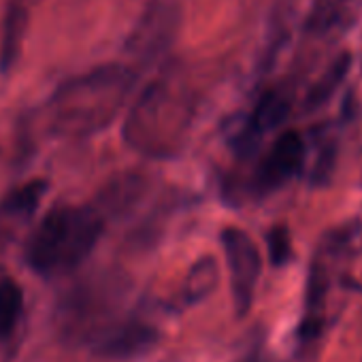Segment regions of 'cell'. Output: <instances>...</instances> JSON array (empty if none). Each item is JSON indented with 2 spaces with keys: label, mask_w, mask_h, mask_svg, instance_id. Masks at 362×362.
I'll return each instance as SVG.
<instances>
[{
  "label": "cell",
  "mask_w": 362,
  "mask_h": 362,
  "mask_svg": "<svg viewBox=\"0 0 362 362\" xmlns=\"http://www.w3.org/2000/svg\"><path fill=\"white\" fill-rule=\"evenodd\" d=\"M290 111V98L286 94H281L279 90H269L260 96L252 117H250V126H247V134H262L267 130H271L273 126H277L279 122L286 119Z\"/></svg>",
  "instance_id": "8fae6325"
},
{
  "label": "cell",
  "mask_w": 362,
  "mask_h": 362,
  "mask_svg": "<svg viewBox=\"0 0 362 362\" xmlns=\"http://www.w3.org/2000/svg\"><path fill=\"white\" fill-rule=\"evenodd\" d=\"M105 218L92 205H56L30 233L26 243L28 267L54 277L77 269L96 247Z\"/></svg>",
  "instance_id": "6da1fadb"
},
{
  "label": "cell",
  "mask_w": 362,
  "mask_h": 362,
  "mask_svg": "<svg viewBox=\"0 0 362 362\" xmlns=\"http://www.w3.org/2000/svg\"><path fill=\"white\" fill-rule=\"evenodd\" d=\"M288 252H290V243H288L286 228H275L271 233V258H273V262H284Z\"/></svg>",
  "instance_id": "4fadbf2b"
},
{
  "label": "cell",
  "mask_w": 362,
  "mask_h": 362,
  "mask_svg": "<svg viewBox=\"0 0 362 362\" xmlns=\"http://www.w3.org/2000/svg\"><path fill=\"white\" fill-rule=\"evenodd\" d=\"M194 113L190 86L177 71H166L151 81L132 107L124 136L126 141L151 156H166L184 141Z\"/></svg>",
  "instance_id": "7a4b0ae2"
},
{
  "label": "cell",
  "mask_w": 362,
  "mask_h": 362,
  "mask_svg": "<svg viewBox=\"0 0 362 362\" xmlns=\"http://www.w3.org/2000/svg\"><path fill=\"white\" fill-rule=\"evenodd\" d=\"M26 296L24 288L16 277H0V345L13 341L20 322L24 317Z\"/></svg>",
  "instance_id": "ba28073f"
},
{
  "label": "cell",
  "mask_w": 362,
  "mask_h": 362,
  "mask_svg": "<svg viewBox=\"0 0 362 362\" xmlns=\"http://www.w3.org/2000/svg\"><path fill=\"white\" fill-rule=\"evenodd\" d=\"M349 69H351V54H347V52L339 54L330 62V66L324 71V75L311 86V90L305 98V107L309 111H313V109H320L322 105H326L332 98V94L339 90L343 79L347 77Z\"/></svg>",
  "instance_id": "30bf717a"
},
{
  "label": "cell",
  "mask_w": 362,
  "mask_h": 362,
  "mask_svg": "<svg viewBox=\"0 0 362 362\" xmlns=\"http://www.w3.org/2000/svg\"><path fill=\"white\" fill-rule=\"evenodd\" d=\"M156 334L143 324H119L94 337V351L107 358H126L145 351Z\"/></svg>",
  "instance_id": "8992f818"
},
{
  "label": "cell",
  "mask_w": 362,
  "mask_h": 362,
  "mask_svg": "<svg viewBox=\"0 0 362 362\" xmlns=\"http://www.w3.org/2000/svg\"><path fill=\"white\" fill-rule=\"evenodd\" d=\"M128 75L107 69L77 81L62 94L58 128L66 134H88L111 122L128 92Z\"/></svg>",
  "instance_id": "3957f363"
},
{
  "label": "cell",
  "mask_w": 362,
  "mask_h": 362,
  "mask_svg": "<svg viewBox=\"0 0 362 362\" xmlns=\"http://www.w3.org/2000/svg\"><path fill=\"white\" fill-rule=\"evenodd\" d=\"M305 160V141L296 130H286L273 143L271 151L262 160L260 177L267 184H279L286 177L294 175Z\"/></svg>",
  "instance_id": "5b68a950"
},
{
  "label": "cell",
  "mask_w": 362,
  "mask_h": 362,
  "mask_svg": "<svg viewBox=\"0 0 362 362\" xmlns=\"http://www.w3.org/2000/svg\"><path fill=\"white\" fill-rule=\"evenodd\" d=\"M175 26H177V11H173V7L166 3L164 5L156 3L153 9L147 11L143 28L136 30V43H141V49L160 52L170 41Z\"/></svg>",
  "instance_id": "9c48e42d"
},
{
  "label": "cell",
  "mask_w": 362,
  "mask_h": 362,
  "mask_svg": "<svg viewBox=\"0 0 362 362\" xmlns=\"http://www.w3.org/2000/svg\"><path fill=\"white\" fill-rule=\"evenodd\" d=\"M222 247L226 252L235 305L239 313H245L254 300V292L260 277V252L256 247V241L245 230L235 226L222 230Z\"/></svg>",
  "instance_id": "277c9868"
},
{
  "label": "cell",
  "mask_w": 362,
  "mask_h": 362,
  "mask_svg": "<svg viewBox=\"0 0 362 362\" xmlns=\"http://www.w3.org/2000/svg\"><path fill=\"white\" fill-rule=\"evenodd\" d=\"M47 192V181L41 177L28 179L20 186H13L0 201V218L5 220H30L39 209L43 197Z\"/></svg>",
  "instance_id": "52a82bcc"
},
{
  "label": "cell",
  "mask_w": 362,
  "mask_h": 362,
  "mask_svg": "<svg viewBox=\"0 0 362 362\" xmlns=\"http://www.w3.org/2000/svg\"><path fill=\"white\" fill-rule=\"evenodd\" d=\"M218 284V264L214 258H203L199 260L192 271H190V277H188V288H186V296L188 300H199L203 298L205 294L211 292V288Z\"/></svg>",
  "instance_id": "7c38bea8"
}]
</instances>
